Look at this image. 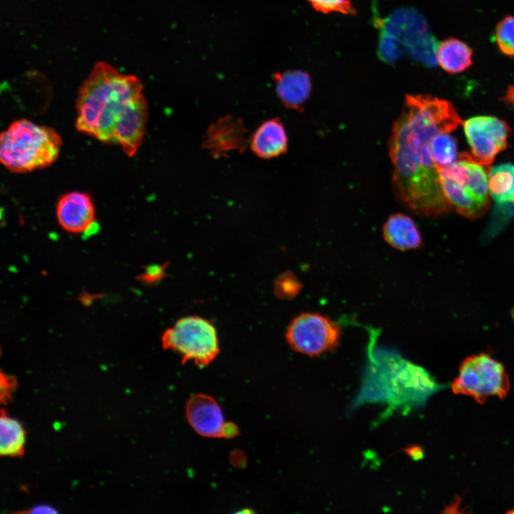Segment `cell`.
Wrapping results in <instances>:
<instances>
[{"instance_id": "25", "label": "cell", "mask_w": 514, "mask_h": 514, "mask_svg": "<svg viewBox=\"0 0 514 514\" xmlns=\"http://www.w3.org/2000/svg\"><path fill=\"white\" fill-rule=\"evenodd\" d=\"M165 266L151 265L148 266L141 276L142 281L146 283H153L161 279L165 274Z\"/></svg>"}, {"instance_id": "5", "label": "cell", "mask_w": 514, "mask_h": 514, "mask_svg": "<svg viewBox=\"0 0 514 514\" xmlns=\"http://www.w3.org/2000/svg\"><path fill=\"white\" fill-rule=\"evenodd\" d=\"M374 23L398 40L413 61L426 66L436 64L437 41L428 21L418 11L400 8L385 19L376 17Z\"/></svg>"}, {"instance_id": "20", "label": "cell", "mask_w": 514, "mask_h": 514, "mask_svg": "<svg viewBox=\"0 0 514 514\" xmlns=\"http://www.w3.org/2000/svg\"><path fill=\"white\" fill-rule=\"evenodd\" d=\"M431 153L437 168H445L455 162L457 145L449 133H440L431 141Z\"/></svg>"}, {"instance_id": "18", "label": "cell", "mask_w": 514, "mask_h": 514, "mask_svg": "<svg viewBox=\"0 0 514 514\" xmlns=\"http://www.w3.org/2000/svg\"><path fill=\"white\" fill-rule=\"evenodd\" d=\"M26 439V430L21 423L2 410L0 418L1 455L6 457L22 455Z\"/></svg>"}, {"instance_id": "14", "label": "cell", "mask_w": 514, "mask_h": 514, "mask_svg": "<svg viewBox=\"0 0 514 514\" xmlns=\"http://www.w3.org/2000/svg\"><path fill=\"white\" fill-rule=\"evenodd\" d=\"M250 144L253 153L262 158H272L286 153L288 138L281 120L264 121L253 133Z\"/></svg>"}, {"instance_id": "22", "label": "cell", "mask_w": 514, "mask_h": 514, "mask_svg": "<svg viewBox=\"0 0 514 514\" xmlns=\"http://www.w3.org/2000/svg\"><path fill=\"white\" fill-rule=\"evenodd\" d=\"M377 53L383 62L390 64L398 63L405 54L400 43L382 30L379 32Z\"/></svg>"}, {"instance_id": "13", "label": "cell", "mask_w": 514, "mask_h": 514, "mask_svg": "<svg viewBox=\"0 0 514 514\" xmlns=\"http://www.w3.org/2000/svg\"><path fill=\"white\" fill-rule=\"evenodd\" d=\"M244 134L245 128L241 121L226 116L210 127L204 143L206 148L213 154L231 150L241 151L246 143Z\"/></svg>"}, {"instance_id": "28", "label": "cell", "mask_w": 514, "mask_h": 514, "mask_svg": "<svg viewBox=\"0 0 514 514\" xmlns=\"http://www.w3.org/2000/svg\"><path fill=\"white\" fill-rule=\"evenodd\" d=\"M505 99L508 103L514 106V85L508 87Z\"/></svg>"}, {"instance_id": "15", "label": "cell", "mask_w": 514, "mask_h": 514, "mask_svg": "<svg viewBox=\"0 0 514 514\" xmlns=\"http://www.w3.org/2000/svg\"><path fill=\"white\" fill-rule=\"evenodd\" d=\"M385 241L400 251L416 249L422 245V237L414 221L403 213L389 216L383 227Z\"/></svg>"}, {"instance_id": "26", "label": "cell", "mask_w": 514, "mask_h": 514, "mask_svg": "<svg viewBox=\"0 0 514 514\" xmlns=\"http://www.w3.org/2000/svg\"><path fill=\"white\" fill-rule=\"evenodd\" d=\"M15 388V382L9 376H1V400L6 401L9 399L13 388Z\"/></svg>"}, {"instance_id": "16", "label": "cell", "mask_w": 514, "mask_h": 514, "mask_svg": "<svg viewBox=\"0 0 514 514\" xmlns=\"http://www.w3.org/2000/svg\"><path fill=\"white\" fill-rule=\"evenodd\" d=\"M437 63L450 74L461 73L473 64V51L464 41L448 38L440 42L436 51Z\"/></svg>"}, {"instance_id": "4", "label": "cell", "mask_w": 514, "mask_h": 514, "mask_svg": "<svg viewBox=\"0 0 514 514\" xmlns=\"http://www.w3.org/2000/svg\"><path fill=\"white\" fill-rule=\"evenodd\" d=\"M163 348L177 353L182 363L192 361L199 367L208 366L220 352L213 324L198 316L178 319L161 337Z\"/></svg>"}, {"instance_id": "24", "label": "cell", "mask_w": 514, "mask_h": 514, "mask_svg": "<svg viewBox=\"0 0 514 514\" xmlns=\"http://www.w3.org/2000/svg\"><path fill=\"white\" fill-rule=\"evenodd\" d=\"M318 11L323 13L339 12L346 15H355L356 11L351 0H308Z\"/></svg>"}, {"instance_id": "6", "label": "cell", "mask_w": 514, "mask_h": 514, "mask_svg": "<svg viewBox=\"0 0 514 514\" xmlns=\"http://www.w3.org/2000/svg\"><path fill=\"white\" fill-rule=\"evenodd\" d=\"M451 389L455 394L469 395L483 403L490 396L503 398L509 391L510 381L501 363L480 353L462 361Z\"/></svg>"}, {"instance_id": "3", "label": "cell", "mask_w": 514, "mask_h": 514, "mask_svg": "<svg viewBox=\"0 0 514 514\" xmlns=\"http://www.w3.org/2000/svg\"><path fill=\"white\" fill-rule=\"evenodd\" d=\"M61 138L52 128L26 119L14 121L0 138V160L11 172L24 173L51 165Z\"/></svg>"}, {"instance_id": "2", "label": "cell", "mask_w": 514, "mask_h": 514, "mask_svg": "<svg viewBox=\"0 0 514 514\" xmlns=\"http://www.w3.org/2000/svg\"><path fill=\"white\" fill-rule=\"evenodd\" d=\"M78 131L106 143L121 146L133 156L140 147L148 121L143 84L134 75L97 62L83 82L76 99Z\"/></svg>"}, {"instance_id": "12", "label": "cell", "mask_w": 514, "mask_h": 514, "mask_svg": "<svg viewBox=\"0 0 514 514\" xmlns=\"http://www.w3.org/2000/svg\"><path fill=\"white\" fill-rule=\"evenodd\" d=\"M273 79L281 103L288 109L302 111L311 93L310 75L304 71L292 70L276 73Z\"/></svg>"}, {"instance_id": "8", "label": "cell", "mask_w": 514, "mask_h": 514, "mask_svg": "<svg viewBox=\"0 0 514 514\" xmlns=\"http://www.w3.org/2000/svg\"><path fill=\"white\" fill-rule=\"evenodd\" d=\"M463 126L471 153L461 154L460 158L489 166L507 146L509 127L497 117L475 116L465 121Z\"/></svg>"}, {"instance_id": "27", "label": "cell", "mask_w": 514, "mask_h": 514, "mask_svg": "<svg viewBox=\"0 0 514 514\" xmlns=\"http://www.w3.org/2000/svg\"><path fill=\"white\" fill-rule=\"evenodd\" d=\"M25 513L31 514H54L57 513L58 510L51 505L39 504L27 510Z\"/></svg>"}, {"instance_id": "9", "label": "cell", "mask_w": 514, "mask_h": 514, "mask_svg": "<svg viewBox=\"0 0 514 514\" xmlns=\"http://www.w3.org/2000/svg\"><path fill=\"white\" fill-rule=\"evenodd\" d=\"M186 413L191 426L202 436L230 438L239 433L234 423L225 421L219 405L210 395H193L187 402Z\"/></svg>"}, {"instance_id": "23", "label": "cell", "mask_w": 514, "mask_h": 514, "mask_svg": "<svg viewBox=\"0 0 514 514\" xmlns=\"http://www.w3.org/2000/svg\"><path fill=\"white\" fill-rule=\"evenodd\" d=\"M301 283L291 272L279 275L274 282V291L281 298L291 299L296 297L301 289Z\"/></svg>"}, {"instance_id": "17", "label": "cell", "mask_w": 514, "mask_h": 514, "mask_svg": "<svg viewBox=\"0 0 514 514\" xmlns=\"http://www.w3.org/2000/svg\"><path fill=\"white\" fill-rule=\"evenodd\" d=\"M440 179L445 198L459 213L475 219L487 211L488 206L476 200L463 187L445 177L440 176Z\"/></svg>"}, {"instance_id": "1", "label": "cell", "mask_w": 514, "mask_h": 514, "mask_svg": "<svg viewBox=\"0 0 514 514\" xmlns=\"http://www.w3.org/2000/svg\"><path fill=\"white\" fill-rule=\"evenodd\" d=\"M462 123L452 104L428 94H407L389 140L392 183L397 200L411 212L435 217L451 205L431 153L432 138Z\"/></svg>"}, {"instance_id": "11", "label": "cell", "mask_w": 514, "mask_h": 514, "mask_svg": "<svg viewBox=\"0 0 514 514\" xmlns=\"http://www.w3.org/2000/svg\"><path fill=\"white\" fill-rule=\"evenodd\" d=\"M460 158V161L439 169L440 176L457 183L476 200L488 206V178L484 168L468 159Z\"/></svg>"}, {"instance_id": "7", "label": "cell", "mask_w": 514, "mask_h": 514, "mask_svg": "<svg viewBox=\"0 0 514 514\" xmlns=\"http://www.w3.org/2000/svg\"><path fill=\"white\" fill-rule=\"evenodd\" d=\"M340 338L339 326L317 313H303L296 316L286 333V341L294 351L311 357L336 348Z\"/></svg>"}, {"instance_id": "19", "label": "cell", "mask_w": 514, "mask_h": 514, "mask_svg": "<svg viewBox=\"0 0 514 514\" xmlns=\"http://www.w3.org/2000/svg\"><path fill=\"white\" fill-rule=\"evenodd\" d=\"M492 198L499 203H514V164L503 163L493 167L488 178Z\"/></svg>"}, {"instance_id": "21", "label": "cell", "mask_w": 514, "mask_h": 514, "mask_svg": "<svg viewBox=\"0 0 514 514\" xmlns=\"http://www.w3.org/2000/svg\"><path fill=\"white\" fill-rule=\"evenodd\" d=\"M495 37L500 52L514 58V16H506L498 22Z\"/></svg>"}, {"instance_id": "29", "label": "cell", "mask_w": 514, "mask_h": 514, "mask_svg": "<svg viewBox=\"0 0 514 514\" xmlns=\"http://www.w3.org/2000/svg\"><path fill=\"white\" fill-rule=\"evenodd\" d=\"M508 513H513V514H514V509H512V510H508Z\"/></svg>"}, {"instance_id": "10", "label": "cell", "mask_w": 514, "mask_h": 514, "mask_svg": "<svg viewBox=\"0 0 514 514\" xmlns=\"http://www.w3.org/2000/svg\"><path fill=\"white\" fill-rule=\"evenodd\" d=\"M56 216L61 226L71 233H93L97 228L92 200L86 193L72 191L63 195L57 203Z\"/></svg>"}]
</instances>
